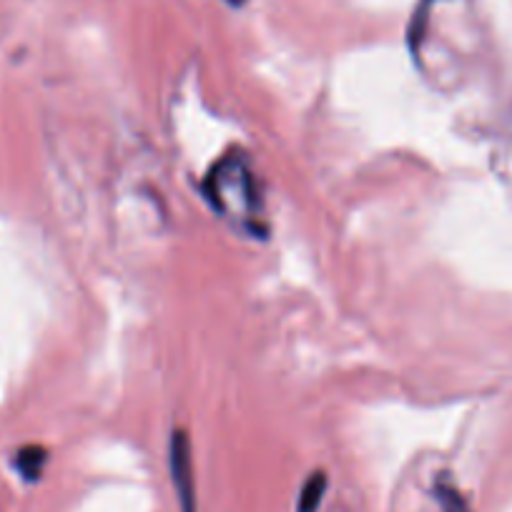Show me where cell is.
Masks as SVG:
<instances>
[{"label": "cell", "instance_id": "1", "mask_svg": "<svg viewBox=\"0 0 512 512\" xmlns=\"http://www.w3.org/2000/svg\"><path fill=\"white\" fill-rule=\"evenodd\" d=\"M206 196L216 211L236 221L259 219V189L249 164L241 156H226L211 169L206 179Z\"/></svg>", "mask_w": 512, "mask_h": 512}, {"label": "cell", "instance_id": "2", "mask_svg": "<svg viewBox=\"0 0 512 512\" xmlns=\"http://www.w3.org/2000/svg\"><path fill=\"white\" fill-rule=\"evenodd\" d=\"M171 480H174L176 497L181 512H196V487H194V462H191V442L184 430L171 432L169 445Z\"/></svg>", "mask_w": 512, "mask_h": 512}, {"label": "cell", "instance_id": "3", "mask_svg": "<svg viewBox=\"0 0 512 512\" xmlns=\"http://www.w3.org/2000/svg\"><path fill=\"white\" fill-rule=\"evenodd\" d=\"M48 460V452L43 450L41 445H28L23 450H18L16 455V470L21 472L23 480L28 482H36L41 477L43 467H46Z\"/></svg>", "mask_w": 512, "mask_h": 512}, {"label": "cell", "instance_id": "4", "mask_svg": "<svg viewBox=\"0 0 512 512\" xmlns=\"http://www.w3.org/2000/svg\"><path fill=\"white\" fill-rule=\"evenodd\" d=\"M324 492H327V475L324 472H314L304 482L302 492H299V512H317V507L322 505Z\"/></svg>", "mask_w": 512, "mask_h": 512}, {"label": "cell", "instance_id": "5", "mask_svg": "<svg viewBox=\"0 0 512 512\" xmlns=\"http://www.w3.org/2000/svg\"><path fill=\"white\" fill-rule=\"evenodd\" d=\"M437 500H440L442 512H472L470 505L465 502V497L450 485H440L437 487Z\"/></svg>", "mask_w": 512, "mask_h": 512}, {"label": "cell", "instance_id": "6", "mask_svg": "<svg viewBox=\"0 0 512 512\" xmlns=\"http://www.w3.org/2000/svg\"><path fill=\"white\" fill-rule=\"evenodd\" d=\"M231 3H241V0H231Z\"/></svg>", "mask_w": 512, "mask_h": 512}]
</instances>
